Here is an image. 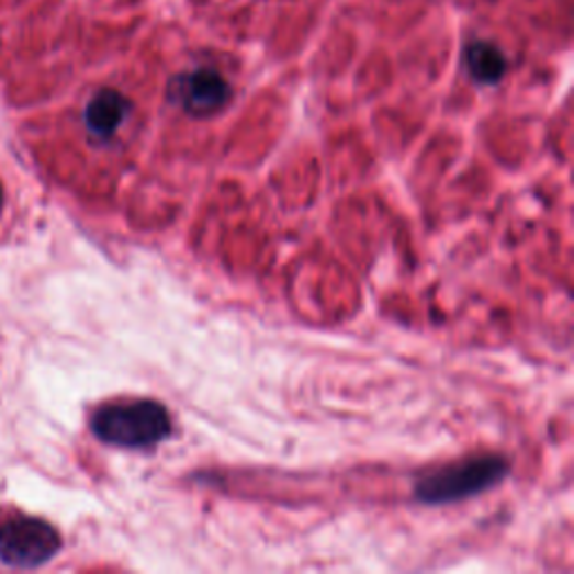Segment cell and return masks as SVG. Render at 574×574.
Masks as SVG:
<instances>
[{"label": "cell", "mask_w": 574, "mask_h": 574, "mask_svg": "<svg viewBox=\"0 0 574 574\" xmlns=\"http://www.w3.org/2000/svg\"><path fill=\"white\" fill-rule=\"evenodd\" d=\"M92 434L111 447L148 449L165 442L173 431V420L160 402L122 399L103 404L92 413Z\"/></svg>", "instance_id": "1"}, {"label": "cell", "mask_w": 574, "mask_h": 574, "mask_svg": "<svg viewBox=\"0 0 574 574\" xmlns=\"http://www.w3.org/2000/svg\"><path fill=\"white\" fill-rule=\"evenodd\" d=\"M507 474V458L498 453L472 455L423 476L415 483V498L425 505L458 503L496 487Z\"/></svg>", "instance_id": "2"}, {"label": "cell", "mask_w": 574, "mask_h": 574, "mask_svg": "<svg viewBox=\"0 0 574 574\" xmlns=\"http://www.w3.org/2000/svg\"><path fill=\"white\" fill-rule=\"evenodd\" d=\"M61 550V537L49 524L32 516H16L0 526V561L34 567Z\"/></svg>", "instance_id": "3"}, {"label": "cell", "mask_w": 574, "mask_h": 574, "mask_svg": "<svg viewBox=\"0 0 574 574\" xmlns=\"http://www.w3.org/2000/svg\"><path fill=\"white\" fill-rule=\"evenodd\" d=\"M167 94L169 101H173L187 115L206 120L227 106L232 99V86L216 70L200 68L173 77Z\"/></svg>", "instance_id": "4"}, {"label": "cell", "mask_w": 574, "mask_h": 574, "mask_svg": "<svg viewBox=\"0 0 574 574\" xmlns=\"http://www.w3.org/2000/svg\"><path fill=\"white\" fill-rule=\"evenodd\" d=\"M128 113L131 101L113 88H103L88 101L83 111V124L94 137L111 139L126 122Z\"/></svg>", "instance_id": "5"}, {"label": "cell", "mask_w": 574, "mask_h": 574, "mask_svg": "<svg viewBox=\"0 0 574 574\" xmlns=\"http://www.w3.org/2000/svg\"><path fill=\"white\" fill-rule=\"evenodd\" d=\"M464 66L469 70V77L485 86L498 83L507 70L503 52L496 45L483 41H474L466 45Z\"/></svg>", "instance_id": "6"}, {"label": "cell", "mask_w": 574, "mask_h": 574, "mask_svg": "<svg viewBox=\"0 0 574 574\" xmlns=\"http://www.w3.org/2000/svg\"><path fill=\"white\" fill-rule=\"evenodd\" d=\"M0 206H3V189H0Z\"/></svg>", "instance_id": "7"}]
</instances>
